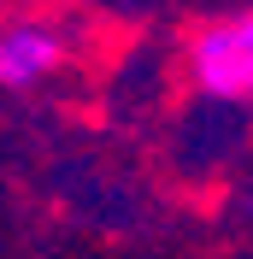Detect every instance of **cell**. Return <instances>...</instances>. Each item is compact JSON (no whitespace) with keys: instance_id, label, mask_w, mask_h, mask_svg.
Masks as SVG:
<instances>
[{"instance_id":"obj_1","label":"cell","mask_w":253,"mask_h":259,"mask_svg":"<svg viewBox=\"0 0 253 259\" xmlns=\"http://www.w3.org/2000/svg\"><path fill=\"white\" fill-rule=\"evenodd\" d=\"M189 82L212 100H253V12L212 18L189 35Z\"/></svg>"},{"instance_id":"obj_2","label":"cell","mask_w":253,"mask_h":259,"mask_svg":"<svg viewBox=\"0 0 253 259\" xmlns=\"http://www.w3.org/2000/svg\"><path fill=\"white\" fill-rule=\"evenodd\" d=\"M65 59V35L41 18H18L0 30V89H35L41 77H53Z\"/></svg>"}]
</instances>
